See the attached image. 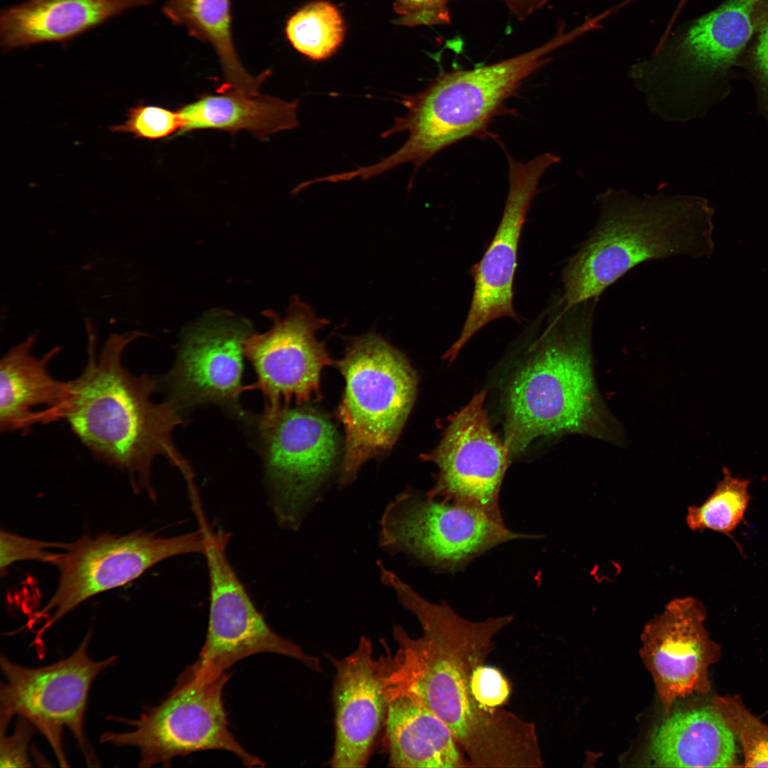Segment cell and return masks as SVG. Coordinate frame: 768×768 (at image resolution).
I'll use <instances>...</instances> for the list:
<instances>
[{
    "label": "cell",
    "mask_w": 768,
    "mask_h": 768,
    "mask_svg": "<svg viewBox=\"0 0 768 768\" xmlns=\"http://www.w3.org/2000/svg\"><path fill=\"white\" fill-rule=\"evenodd\" d=\"M385 585L423 630L414 638L393 628L398 648L388 653L386 697L405 694L439 717L466 754L469 767L535 768L543 765L535 725L504 708L490 711L474 698L471 681L511 616L467 620L447 603H432L396 573Z\"/></svg>",
    "instance_id": "1"
},
{
    "label": "cell",
    "mask_w": 768,
    "mask_h": 768,
    "mask_svg": "<svg viewBox=\"0 0 768 768\" xmlns=\"http://www.w3.org/2000/svg\"><path fill=\"white\" fill-rule=\"evenodd\" d=\"M137 336V332L112 335L97 354L94 336H89L85 366L70 380L65 420L92 455L126 472L136 489L154 496L151 471L156 457L166 458L188 485L193 476L173 439L174 429L184 422L180 412L169 400L154 402L158 380L136 375L123 364L124 350Z\"/></svg>",
    "instance_id": "2"
},
{
    "label": "cell",
    "mask_w": 768,
    "mask_h": 768,
    "mask_svg": "<svg viewBox=\"0 0 768 768\" xmlns=\"http://www.w3.org/2000/svg\"><path fill=\"white\" fill-rule=\"evenodd\" d=\"M598 299L560 308L540 346L516 373L506 395L504 444L509 456L540 436L579 434L624 443L593 373L592 329Z\"/></svg>",
    "instance_id": "3"
},
{
    "label": "cell",
    "mask_w": 768,
    "mask_h": 768,
    "mask_svg": "<svg viewBox=\"0 0 768 768\" xmlns=\"http://www.w3.org/2000/svg\"><path fill=\"white\" fill-rule=\"evenodd\" d=\"M597 221L562 272L563 311L600 295L634 267L714 252L713 209L690 195L636 196L608 188L596 198Z\"/></svg>",
    "instance_id": "4"
},
{
    "label": "cell",
    "mask_w": 768,
    "mask_h": 768,
    "mask_svg": "<svg viewBox=\"0 0 768 768\" xmlns=\"http://www.w3.org/2000/svg\"><path fill=\"white\" fill-rule=\"evenodd\" d=\"M574 39L572 32L559 31L531 50L488 65L439 73L424 90L400 96L407 110L382 137L407 132L405 143L375 164L351 171L362 181L410 162L415 171L435 154L468 137L484 136L505 102L523 81L551 60L549 55Z\"/></svg>",
    "instance_id": "5"
},
{
    "label": "cell",
    "mask_w": 768,
    "mask_h": 768,
    "mask_svg": "<svg viewBox=\"0 0 768 768\" xmlns=\"http://www.w3.org/2000/svg\"><path fill=\"white\" fill-rule=\"evenodd\" d=\"M768 19V0H726L658 43L629 75L666 122L700 117Z\"/></svg>",
    "instance_id": "6"
},
{
    "label": "cell",
    "mask_w": 768,
    "mask_h": 768,
    "mask_svg": "<svg viewBox=\"0 0 768 768\" xmlns=\"http://www.w3.org/2000/svg\"><path fill=\"white\" fill-rule=\"evenodd\" d=\"M336 366L346 383L337 410L346 436L338 484L346 487L367 461L391 449L413 406L418 378L403 353L372 332L353 338Z\"/></svg>",
    "instance_id": "7"
},
{
    "label": "cell",
    "mask_w": 768,
    "mask_h": 768,
    "mask_svg": "<svg viewBox=\"0 0 768 768\" xmlns=\"http://www.w3.org/2000/svg\"><path fill=\"white\" fill-rule=\"evenodd\" d=\"M229 677L227 673L216 678L198 676L188 667L158 705L147 708L137 719L117 718L130 730L108 731L100 740L137 747L141 767H169L176 757L206 750L230 752L248 767H265L229 730L223 699Z\"/></svg>",
    "instance_id": "8"
},
{
    "label": "cell",
    "mask_w": 768,
    "mask_h": 768,
    "mask_svg": "<svg viewBox=\"0 0 768 768\" xmlns=\"http://www.w3.org/2000/svg\"><path fill=\"white\" fill-rule=\"evenodd\" d=\"M256 427L270 507L279 526L297 530L336 466L338 432L306 406L264 410Z\"/></svg>",
    "instance_id": "9"
},
{
    "label": "cell",
    "mask_w": 768,
    "mask_h": 768,
    "mask_svg": "<svg viewBox=\"0 0 768 768\" xmlns=\"http://www.w3.org/2000/svg\"><path fill=\"white\" fill-rule=\"evenodd\" d=\"M88 631L78 648L66 658L39 668L16 663L1 655L5 682L0 688V730L6 732L11 719L17 716L31 722L49 743L60 767L68 762L63 732L73 735L89 766H99L84 730L89 692L93 681L114 665L117 656L101 661L91 658Z\"/></svg>",
    "instance_id": "10"
},
{
    "label": "cell",
    "mask_w": 768,
    "mask_h": 768,
    "mask_svg": "<svg viewBox=\"0 0 768 768\" xmlns=\"http://www.w3.org/2000/svg\"><path fill=\"white\" fill-rule=\"evenodd\" d=\"M208 526L171 537L142 530L84 536L67 544L55 564L57 586L39 614L47 617L38 636L85 601L120 587L167 559L205 552Z\"/></svg>",
    "instance_id": "11"
},
{
    "label": "cell",
    "mask_w": 768,
    "mask_h": 768,
    "mask_svg": "<svg viewBox=\"0 0 768 768\" xmlns=\"http://www.w3.org/2000/svg\"><path fill=\"white\" fill-rule=\"evenodd\" d=\"M535 538L509 530L502 518L478 508L431 498L413 490L399 494L380 523V547L435 569H453L508 540Z\"/></svg>",
    "instance_id": "12"
},
{
    "label": "cell",
    "mask_w": 768,
    "mask_h": 768,
    "mask_svg": "<svg viewBox=\"0 0 768 768\" xmlns=\"http://www.w3.org/2000/svg\"><path fill=\"white\" fill-rule=\"evenodd\" d=\"M229 536L220 530L208 531L203 555L209 580L208 624L198 658L189 668L198 676L216 678L245 658L274 653L321 672L318 657L277 634L258 610L228 558Z\"/></svg>",
    "instance_id": "13"
},
{
    "label": "cell",
    "mask_w": 768,
    "mask_h": 768,
    "mask_svg": "<svg viewBox=\"0 0 768 768\" xmlns=\"http://www.w3.org/2000/svg\"><path fill=\"white\" fill-rule=\"evenodd\" d=\"M267 315L272 327L251 334L245 343V356L257 375L256 383L247 390H260L267 411L289 407L293 402L299 405L319 400L321 370L333 361L316 334L328 321L297 297L284 318L273 312Z\"/></svg>",
    "instance_id": "14"
},
{
    "label": "cell",
    "mask_w": 768,
    "mask_h": 768,
    "mask_svg": "<svg viewBox=\"0 0 768 768\" xmlns=\"http://www.w3.org/2000/svg\"><path fill=\"white\" fill-rule=\"evenodd\" d=\"M250 324L227 312L206 316L182 336L178 357L163 382L170 401L180 412L203 404H215L247 418L240 406L245 343Z\"/></svg>",
    "instance_id": "15"
},
{
    "label": "cell",
    "mask_w": 768,
    "mask_h": 768,
    "mask_svg": "<svg viewBox=\"0 0 768 768\" xmlns=\"http://www.w3.org/2000/svg\"><path fill=\"white\" fill-rule=\"evenodd\" d=\"M559 161L550 153L525 163L508 157L509 189L503 213L482 258L469 271L474 283L472 299L462 331L444 356L449 363L488 323L504 316L518 320L513 309V286L521 231L533 200L540 192V178Z\"/></svg>",
    "instance_id": "16"
},
{
    "label": "cell",
    "mask_w": 768,
    "mask_h": 768,
    "mask_svg": "<svg viewBox=\"0 0 768 768\" xmlns=\"http://www.w3.org/2000/svg\"><path fill=\"white\" fill-rule=\"evenodd\" d=\"M485 398V391L476 393L452 415L439 444L421 457L438 468L427 496L474 506L502 518L498 495L509 452L491 430Z\"/></svg>",
    "instance_id": "17"
},
{
    "label": "cell",
    "mask_w": 768,
    "mask_h": 768,
    "mask_svg": "<svg viewBox=\"0 0 768 768\" xmlns=\"http://www.w3.org/2000/svg\"><path fill=\"white\" fill-rule=\"evenodd\" d=\"M705 617L699 600L677 598L644 627L640 656L666 714L677 699L710 690L708 668L718 661L720 647L710 639Z\"/></svg>",
    "instance_id": "18"
},
{
    "label": "cell",
    "mask_w": 768,
    "mask_h": 768,
    "mask_svg": "<svg viewBox=\"0 0 768 768\" xmlns=\"http://www.w3.org/2000/svg\"><path fill=\"white\" fill-rule=\"evenodd\" d=\"M328 658L336 671L332 689L335 737L329 764L364 767L385 717L388 653L375 659L370 639L363 636L348 656L338 659L329 655Z\"/></svg>",
    "instance_id": "19"
},
{
    "label": "cell",
    "mask_w": 768,
    "mask_h": 768,
    "mask_svg": "<svg viewBox=\"0 0 768 768\" xmlns=\"http://www.w3.org/2000/svg\"><path fill=\"white\" fill-rule=\"evenodd\" d=\"M33 342V336L28 338L1 359V432H28L35 425L65 419L70 382L58 380L49 371L59 348L37 357L31 353Z\"/></svg>",
    "instance_id": "20"
},
{
    "label": "cell",
    "mask_w": 768,
    "mask_h": 768,
    "mask_svg": "<svg viewBox=\"0 0 768 768\" xmlns=\"http://www.w3.org/2000/svg\"><path fill=\"white\" fill-rule=\"evenodd\" d=\"M735 736L710 704L670 712L651 732L646 752L660 767H734Z\"/></svg>",
    "instance_id": "21"
},
{
    "label": "cell",
    "mask_w": 768,
    "mask_h": 768,
    "mask_svg": "<svg viewBox=\"0 0 768 768\" xmlns=\"http://www.w3.org/2000/svg\"><path fill=\"white\" fill-rule=\"evenodd\" d=\"M153 0H27L1 12V46L10 50L63 41Z\"/></svg>",
    "instance_id": "22"
},
{
    "label": "cell",
    "mask_w": 768,
    "mask_h": 768,
    "mask_svg": "<svg viewBox=\"0 0 768 768\" xmlns=\"http://www.w3.org/2000/svg\"><path fill=\"white\" fill-rule=\"evenodd\" d=\"M299 100L235 89L220 88L214 94L204 93L178 110L182 127L177 136L202 129L235 134L250 132L260 141L272 134L297 127Z\"/></svg>",
    "instance_id": "23"
},
{
    "label": "cell",
    "mask_w": 768,
    "mask_h": 768,
    "mask_svg": "<svg viewBox=\"0 0 768 768\" xmlns=\"http://www.w3.org/2000/svg\"><path fill=\"white\" fill-rule=\"evenodd\" d=\"M385 719L388 767H469L449 727L413 698L405 694L387 696Z\"/></svg>",
    "instance_id": "24"
},
{
    "label": "cell",
    "mask_w": 768,
    "mask_h": 768,
    "mask_svg": "<svg viewBox=\"0 0 768 768\" xmlns=\"http://www.w3.org/2000/svg\"><path fill=\"white\" fill-rule=\"evenodd\" d=\"M163 12L190 36L212 46L225 80L220 88L259 92L270 72L252 76L242 66L232 36L230 0H166Z\"/></svg>",
    "instance_id": "25"
},
{
    "label": "cell",
    "mask_w": 768,
    "mask_h": 768,
    "mask_svg": "<svg viewBox=\"0 0 768 768\" xmlns=\"http://www.w3.org/2000/svg\"><path fill=\"white\" fill-rule=\"evenodd\" d=\"M285 33L298 52L314 60L331 56L345 36L343 17L338 8L327 1L310 2L287 21Z\"/></svg>",
    "instance_id": "26"
},
{
    "label": "cell",
    "mask_w": 768,
    "mask_h": 768,
    "mask_svg": "<svg viewBox=\"0 0 768 768\" xmlns=\"http://www.w3.org/2000/svg\"><path fill=\"white\" fill-rule=\"evenodd\" d=\"M750 480L733 476L723 468V478L700 506L688 509L686 523L693 530H712L730 535L744 519L751 496Z\"/></svg>",
    "instance_id": "27"
},
{
    "label": "cell",
    "mask_w": 768,
    "mask_h": 768,
    "mask_svg": "<svg viewBox=\"0 0 768 768\" xmlns=\"http://www.w3.org/2000/svg\"><path fill=\"white\" fill-rule=\"evenodd\" d=\"M740 741L745 767H768V725L745 706L738 695L715 696L710 701Z\"/></svg>",
    "instance_id": "28"
},
{
    "label": "cell",
    "mask_w": 768,
    "mask_h": 768,
    "mask_svg": "<svg viewBox=\"0 0 768 768\" xmlns=\"http://www.w3.org/2000/svg\"><path fill=\"white\" fill-rule=\"evenodd\" d=\"M181 127L182 119L178 109L139 103L129 109L123 123L112 125L110 130L155 141L177 136Z\"/></svg>",
    "instance_id": "29"
},
{
    "label": "cell",
    "mask_w": 768,
    "mask_h": 768,
    "mask_svg": "<svg viewBox=\"0 0 768 768\" xmlns=\"http://www.w3.org/2000/svg\"><path fill=\"white\" fill-rule=\"evenodd\" d=\"M0 570L4 575L12 565L17 562L34 560L55 565L66 544L36 540L22 536L8 530H1Z\"/></svg>",
    "instance_id": "30"
},
{
    "label": "cell",
    "mask_w": 768,
    "mask_h": 768,
    "mask_svg": "<svg viewBox=\"0 0 768 768\" xmlns=\"http://www.w3.org/2000/svg\"><path fill=\"white\" fill-rule=\"evenodd\" d=\"M740 66L747 70L757 93L759 110L768 121V19L748 46Z\"/></svg>",
    "instance_id": "31"
},
{
    "label": "cell",
    "mask_w": 768,
    "mask_h": 768,
    "mask_svg": "<svg viewBox=\"0 0 768 768\" xmlns=\"http://www.w3.org/2000/svg\"><path fill=\"white\" fill-rule=\"evenodd\" d=\"M398 18L395 23L407 27L449 24L453 0H393Z\"/></svg>",
    "instance_id": "32"
},
{
    "label": "cell",
    "mask_w": 768,
    "mask_h": 768,
    "mask_svg": "<svg viewBox=\"0 0 768 768\" xmlns=\"http://www.w3.org/2000/svg\"><path fill=\"white\" fill-rule=\"evenodd\" d=\"M471 691L476 702L485 710L496 711L503 709L511 692L508 681L496 668L479 666L474 671Z\"/></svg>",
    "instance_id": "33"
},
{
    "label": "cell",
    "mask_w": 768,
    "mask_h": 768,
    "mask_svg": "<svg viewBox=\"0 0 768 768\" xmlns=\"http://www.w3.org/2000/svg\"><path fill=\"white\" fill-rule=\"evenodd\" d=\"M38 732L28 720L18 718L14 732L1 734V767H32L28 746L33 736Z\"/></svg>",
    "instance_id": "34"
},
{
    "label": "cell",
    "mask_w": 768,
    "mask_h": 768,
    "mask_svg": "<svg viewBox=\"0 0 768 768\" xmlns=\"http://www.w3.org/2000/svg\"><path fill=\"white\" fill-rule=\"evenodd\" d=\"M502 1L520 21L545 6L550 0H499Z\"/></svg>",
    "instance_id": "35"
},
{
    "label": "cell",
    "mask_w": 768,
    "mask_h": 768,
    "mask_svg": "<svg viewBox=\"0 0 768 768\" xmlns=\"http://www.w3.org/2000/svg\"><path fill=\"white\" fill-rule=\"evenodd\" d=\"M687 1H688V0H679L678 4H677L676 9H675V11L673 12V14L672 15V16L671 18V20L669 21L668 24L666 26L665 32H664V33L663 34V36L661 37L662 38H665L669 35L676 20L677 19L679 14L681 13V10L683 9V7L686 5V4L687 3Z\"/></svg>",
    "instance_id": "36"
}]
</instances>
